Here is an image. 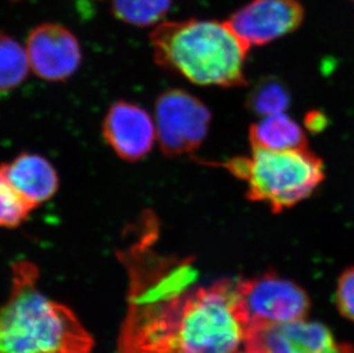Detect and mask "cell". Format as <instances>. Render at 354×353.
Returning <instances> with one entry per match:
<instances>
[{
	"instance_id": "obj_14",
	"label": "cell",
	"mask_w": 354,
	"mask_h": 353,
	"mask_svg": "<svg viewBox=\"0 0 354 353\" xmlns=\"http://www.w3.org/2000/svg\"><path fill=\"white\" fill-rule=\"evenodd\" d=\"M172 0H113V12L120 21L138 27H149L162 20Z\"/></svg>"
},
{
	"instance_id": "obj_11",
	"label": "cell",
	"mask_w": 354,
	"mask_h": 353,
	"mask_svg": "<svg viewBox=\"0 0 354 353\" xmlns=\"http://www.w3.org/2000/svg\"><path fill=\"white\" fill-rule=\"evenodd\" d=\"M0 172L32 210L50 200L59 188L53 165L36 154H21L10 163L1 164Z\"/></svg>"
},
{
	"instance_id": "obj_18",
	"label": "cell",
	"mask_w": 354,
	"mask_h": 353,
	"mask_svg": "<svg viewBox=\"0 0 354 353\" xmlns=\"http://www.w3.org/2000/svg\"><path fill=\"white\" fill-rule=\"evenodd\" d=\"M306 124H308V127L311 130L319 131L322 129V125L326 124V120H324L321 114H310Z\"/></svg>"
},
{
	"instance_id": "obj_5",
	"label": "cell",
	"mask_w": 354,
	"mask_h": 353,
	"mask_svg": "<svg viewBox=\"0 0 354 353\" xmlns=\"http://www.w3.org/2000/svg\"><path fill=\"white\" fill-rule=\"evenodd\" d=\"M236 293L247 333L304 320L310 310V298L305 290L274 272L236 281Z\"/></svg>"
},
{
	"instance_id": "obj_7",
	"label": "cell",
	"mask_w": 354,
	"mask_h": 353,
	"mask_svg": "<svg viewBox=\"0 0 354 353\" xmlns=\"http://www.w3.org/2000/svg\"><path fill=\"white\" fill-rule=\"evenodd\" d=\"M304 17V7L298 0H252L232 14L227 24L251 48L290 34Z\"/></svg>"
},
{
	"instance_id": "obj_3",
	"label": "cell",
	"mask_w": 354,
	"mask_h": 353,
	"mask_svg": "<svg viewBox=\"0 0 354 353\" xmlns=\"http://www.w3.org/2000/svg\"><path fill=\"white\" fill-rule=\"evenodd\" d=\"M149 39L155 62L192 83L221 87L245 84L244 66L250 47L227 21L163 22Z\"/></svg>"
},
{
	"instance_id": "obj_2",
	"label": "cell",
	"mask_w": 354,
	"mask_h": 353,
	"mask_svg": "<svg viewBox=\"0 0 354 353\" xmlns=\"http://www.w3.org/2000/svg\"><path fill=\"white\" fill-rule=\"evenodd\" d=\"M8 300L0 307V353H90L93 341L68 307L37 288L36 265H13Z\"/></svg>"
},
{
	"instance_id": "obj_6",
	"label": "cell",
	"mask_w": 354,
	"mask_h": 353,
	"mask_svg": "<svg viewBox=\"0 0 354 353\" xmlns=\"http://www.w3.org/2000/svg\"><path fill=\"white\" fill-rule=\"evenodd\" d=\"M156 137L167 156L196 150L207 137L211 114L194 96L183 90L160 94L155 107Z\"/></svg>"
},
{
	"instance_id": "obj_10",
	"label": "cell",
	"mask_w": 354,
	"mask_h": 353,
	"mask_svg": "<svg viewBox=\"0 0 354 353\" xmlns=\"http://www.w3.org/2000/svg\"><path fill=\"white\" fill-rule=\"evenodd\" d=\"M334 344L327 327L299 320L249 330L243 345L258 353H324Z\"/></svg>"
},
{
	"instance_id": "obj_9",
	"label": "cell",
	"mask_w": 354,
	"mask_h": 353,
	"mask_svg": "<svg viewBox=\"0 0 354 353\" xmlns=\"http://www.w3.org/2000/svg\"><path fill=\"white\" fill-rule=\"evenodd\" d=\"M102 134L120 159L137 162L153 148L156 127L146 110L131 102L118 101L104 118Z\"/></svg>"
},
{
	"instance_id": "obj_20",
	"label": "cell",
	"mask_w": 354,
	"mask_h": 353,
	"mask_svg": "<svg viewBox=\"0 0 354 353\" xmlns=\"http://www.w3.org/2000/svg\"><path fill=\"white\" fill-rule=\"evenodd\" d=\"M232 353H258L257 351L252 350L250 347H245L244 345L243 349H237L234 352Z\"/></svg>"
},
{
	"instance_id": "obj_13",
	"label": "cell",
	"mask_w": 354,
	"mask_h": 353,
	"mask_svg": "<svg viewBox=\"0 0 354 353\" xmlns=\"http://www.w3.org/2000/svg\"><path fill=\"white\" fill-rule=\"evenodd\" d=\"M30 69L27 51L8 35L0 34V92L19 87Z\"/></svg>"
},
{
	"instance_id": "obj_21",
	"label": "cell",
	"mask_w": 354,
	"mask_h": 353,
	"mask_svg": "<svg viewBox=\"0 0 354 353\" xmlns=\"http://www.w3.org/2000/svg\"><path fill=\"white\" fill-rule=\"evenodd\" d=\"M13 1H19V0H13Z\"/></svg>"
},
{
	"instance_id": "obj_8",
	"label": "cell",
	"mask_w": 354,
	"mask_h": 353,
	"mask_svg": "<svg viewBox=\"0 0 354 353\" xmlns=\"http://www.w3.org/2000/svg\"><path fill=\"white\" fill-rule=\"evenodd\" d=\"M26 51L31 71L50 82L67 80L82 62L77 38L61 24H43L35 28L28 37Z\"/></svg>"
},
{
	"instance_id": "obj_15",
	"label": "cell",
	"mask_w": 354,
	"mask_h": 353,
	"mask_svg": "<svg viewBox=\"0 0 354 353\" xmlns=\"http://www.w3.org/2000/svg\"><path fill=\"white\" fill-rule=\"evenodd\" d=\"M290 104L287 87L277 78H264L252 89L248 107L261 116L283 113Z\"/></svg>"
},
{
	"instance_id": "obj_22",
	"label": "cell",
	"mask_w": 354,
	"mask_h": 353,
	"mask_svg": "<svg viewBox=\"0 0 354 353\" xmlns=\"http://www.w3.org/2000/svg\"><path fill=\"white\" fill-rule=\"evenodd\" d=\"M351 1H353V3H354V0H351Z\"/></svg>"
},
{
	"instance_id": "obj_19",
	"label": "cell",
	"mask_w": 354,
	"mask_h": 353,
	"mask_svg": "<svg viewBox=\"0 0 354 353\" xmlns=\"http://www.w3.org/2000/svg\"><path fill=\"white\" fill-rule=\"evenodd\" d=\"M324 353H354V349L350 344L335 343L330 349H328V350Z\"/></svg>"
},
{
	"instance_id": "obj_12",
	"label": "cell",
	"mask_w": 354,
	"mask_h": 353,
	"mask_svg": "<svg viewBox=\"0 0 354 353\" xmlns=\"http://www.w3.org/2000/svg\"><path fill=\"white\" fill-rule=\"evenodd\" d=\"M252 150H292L306 148L304 131L284 113L263 117L249 132Z\"/></svg>"
},
{
	"instance_id": "obj_4",
	"label": "cell",
	"mask_w": 354,
	"mask_h": 353,
	"mask_svg": "<svg viewBox=\"0 0 354 353\" xmlns=\"http://www.w3.org/2000/svg\"><path fill=\"white\" fill-rule=\"evenodd\" d=\"M226 168L248 185L247 197L281 212L310 197L324 178L322 161L308 148L252 150L250 157L233 159Z\"/></svg>"
},
{
	"instance_id": "obj_16",
	"label": "cell",
	"mask_w": 354,
	"mask_h": 353,
	"mask_svg": "<svg viewBox=\"0 0 354 353\" xmlns=\"http://www.w3.org/2000/svg\"><path fill=\"white\" fill-rule=\"evenodd\" d=\"M31 209L0 172V227H17L27 220Z\"/></svg>"
},
{
	"instance_id": "obj_1",
	"label": "cell",
	"mask_w": 354,
	"mask_h": 353,
	"mask_svg": "<svg viewBox=\"0 0 354 353\" xmlns=\"http://www.w3.org/2000/svg\"><path fill=\"white\" fill-rule=\"evenodd\" d=\"M245 336L232 280L178 295L130 291L120 353H232Z\"/></svg>"
},
{
	"instance_id": "obj_17",
	"label": "cell",
	"mask_w": 354,
	"mask_h": 353,
	"mask_svg": "<svg viewBox=\"0 0 354 353\" xmlns=\"http://www.w3.org/2000/svg\"><path fill=\"white\" fill-rule=\"evenodd\" d=\"M335 297L342 316L354 323V267L342 274Z\"/></svg>"
}]
</instances>
